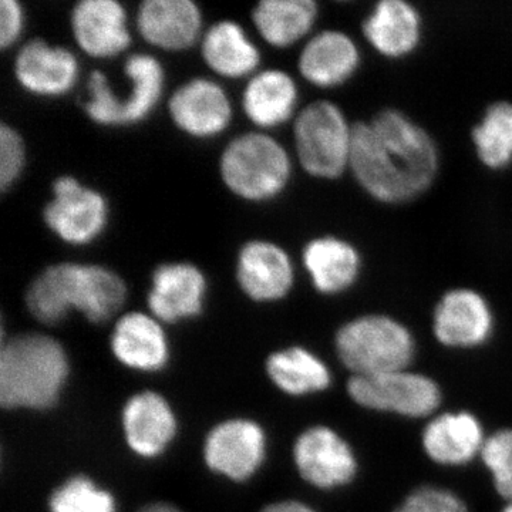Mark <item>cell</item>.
I'll return each mask as SVG.
<instances>
[{
	"instance_id": "4dcf8cb0",
	"label": "cell",
	"mask_w": 512,
	"mask_h": 512,
	"mask_svg": "<svg viewBox=\"0 0 512 512\" xmlns=\"http://www.w3.org/2000/svg\"><path fill=\"white\" fill-rule=\"evenodd\" d=\"M498 497L512 501V427L488 434L480 456Z\"/></svg>"
},
{
	"instance_id": "5bb4252c",
	"label": "cell",
	"mask_w": 512,
	"mask_h": 512,
	"mask_svg": "<svg viewBox=\"0 0 512 512\" xmlns=\"http://www.w3.org/2000/svg\"><path fill=\"white\" fill-rule=\"evenodd\" d=\"M79 73V60L72 50L42 39L20 47L13 62L20 89L42 99H59L72 92Z\"/></svg>"
},
{
	"instance_id": "3957f363",
	"label": "cell",
	"mask_w": 512,
	"mask_h": 512,
	"mask_svg": "<svg viewBox=\"0 0 512 512\" xmlns=\"http://www.w3.org/2000/svg\"><path fill=\"white\" fill-rule=\"evenodd\" d=\"M70 375L62 343L45 333L3 340L0 349V404L8 410L45 412L59 402Z\"/></svg>"
},
{
	"instance_id": "f546056e",
	"label": "cell",
	"mask_w": 512,
	"mask_h": 512,
	"mask_svg": "<svg viewBox=\"0 0 512 512\" xmlns=\"http://www.w3.org/2000/svg\"><path fill=\"white\" fill-rule=\"evenodd\" d=\"M49 508L50 512H117L113 494L86 476H74L57 487Z\"/></svg>"
},
{
	"instance_id": "f1b7e54d",
	"label": "cell",
	"mask_w": 512,
	"mask_h": 512,
	"mask_svg": "<svg viewBox=\"0 0 512 512\" xmlns=\"http://www.w3.org/2000/svg\"><path fill=\"white\" fill-rule=\"evenodd\" d=\"M471 141L480 163L501 171L512 164V103L494 101L471 130Z\"/></svg>"
},
{
	"instance_id": "4fadbf2b",
	"label": "cell",
	"mask_w": 512,
	"mask_h": 512,
	"mask_svg": "<svg viewBox=\"0 0 512 512\" xmlns=\"http://www.w3.org/2000/svg\"><path fill=\"white\" fill-rule=\"evenodd\" d=\"M168 113L174 126L185 136L210 140L227 130L234 109L220 83L194 77L175 90L168 101Z\"/></svg>"
},
{
	"instance_id": "30bf717a",
	"label": "cell",
	"mask_w": 512,
	"mask_h": 512,
	"mask_svg": "<svg viewBox=\"0 0 512 512\" xmlns=\"http://www.w3.org/2000/svg\"><path fill=\"white\" fill-rule=\"evenodd\" d=\"M293 463L306 484L322 491L349 487L359 476L355 447L325 424L308 427L293 444Z\"/></svg>"
},
{
	"instance_id": "d4e9b609",
	"label": "cell",
	"mask_w": 512,
	"mask_h": 512,
	"mask_svg": "<svg viewBox=\"0 0 512 512\" xmlns=\"http://www.w3.org/2000/svg\"><path fill=\"white\" fill-rule=\"evenodd\" d=\"M298 103V84L291 74L279 69L255 73L242 93L245 117L262 130L288 123L295 116Z\"/></svg>"
},
{
	"instance_id": "836d02e7",
	"label": "cell",
	"mask_w": 512,
	"mask_h": 512,
	"mask_svg": "<svg viewBox=\"0 0 512 512\" xmlns=\"http://www.w3.org/2000/svg\"><path fill=\"white\" fill-rule=\"evenodd\" d=\"M25 9L18 0L0 2V47L10 49L19 42L25 30Z\"/></svg>"
},
{
	"instance_id": "7402d4cb",
	"label": "cell",
	"mask_w": 512,
	"mask_h": 512,
	"mask_svg": "<svg viewBox=\"0 0 512 512\" xmlns=\"http://www.w3.org/2000/svg\"><path fill=\"white\" fill-rule=\"evenodd\" d=\"M121 421L128 447L144 458L161 456L177 434L173 407L156 392L131 396Z\"/></svg>"
},
{
	"instance_id": "603a6c76",
	"label": "cell",
	"mask_w": 512,
	"mask_h": 512,
	"mask_svg": "<svg viewBox=\"0 0 512 512\" xmlns=\"http://www.w3.org/2000/svg\"><path fill=\"white\" fill-rule=\"evenodd\" d=\"M367 43L386 59H404L419 49L423 18L406 0H382L362 23Z\"/></svg>"
},
{
	"instance_id": "8fae6325",
	"label": "cell",
	"mask_w": 512,
	"mask_h": 512,
	"mask_svg": "<svg viewBox=\"0 0 512 512\" xmlns=\"http://www.w3.org/2000/svg\"><path fill=\"white\" fill-rule=\"evenodd\" d=\"M431 332L437 343L446 349L483 348L495 332L493 306L476 289H450L434 306Z\"/></svg>"
},
{
	"instance_id": "74e56055",
	"label": "cell",
	"mask_w": 512,
	"mask_h": 512,
	"mask_svg": "<svg viewBox=\"0 0 512 512\" xmlns=\"http://www.w3.org/2000/svg\"><path fill=\"white\" fill-rule=\"evenodd\" d=\"M500 512H512V501L511 503L505 504L503 510H501Z\"/></svg>"
},
{
	"instance_id": "d590c367",
	"label": "cell",
	"mask_w": 512,
	"mask_h": 512,
	"mask_svg": "<svg viewBox=\"0 0 512 512\" xmlns=\"http://www.w3.org/2000/svg\"><path fill=\"white\" fill-rule=\"evenodd\" d=\"M137 512H184L180 508L175 507L173 504L168 503H153L148 504L146 507L141 508Z\"/></svg>"
},
{
	"instance_id": "ba28073f",
	"label": "cell",
	"mask_w": 512,
	"mask_h": 512,
	"mask_svg": "<svg viewBox=\"0 0 512 512\" xmlns=\"http://www.w3.org/2000/svg\"><path fill=\"white\" fill-rule=\"evenodd\" d=\"M346 392L362 409L403 419L429 420L443 403L437 380L410 367L382 375L350 376Z\"/></svg>"
},
{
	"instance_id": "d6986e66",
	"label": "cell",
	"mask_w": 512,
	"mask_h": 512,
	"mask_svg": "<svg viewBox=\"0 0 512 512\" xmlns=\"http://www.w3.org/2000/svg\"><path fill=\"white\" fill-rule=\"evenodd\" d=\"M136 23L144 42L164 52H184L204 36V18L192 0H146Z\"/></svg>"
},
{
	"instance_id": "9a60e30c",
	"label": "cell",
	"mask_w": 512,
	"mask_h": 512,
	"mask_svg": "<svg viewBox=\"0 0 512 512\" xmlns=\"http://www.w3.org/2000/svg\"><path fill=\"white\" fill-rule=\"evenodd\" d=\"M235 278L251 301L278 302L295 285V266L281 245L266 239H251L238 251Z\"/></svg>"
},
{
	"instance_id": "e575fe53",
	"label": "cell",
	"mask_w": 512,
	"mask_h": 512,
	"mask_svg": "<svg viewBox=\"0 0 512 512\" xmlns=\"http://www.w3.org/2000/svg\"><path fill=\"white\" fill-rule=\"evenodd\" d=\"M261 512H319L311 505L299 500H282L268 504Z\"/></svg>"
},
{
	"instance_id": "7a4b0ae2",
	"label": "cell",
	"mask_w": 512,
	"mask_h": 512,
	"mask_svg": "<svg viewBox=\"0 0 512 512\" xmlns=\"http://www.w3.org/2000/svg\"><path fill=\"white\" fill-rule=\"evenodd\" d=\"M127 301V285L113 269L97 264L62 262L47 266L33 279L25 302L40 323L55 326L70 312L103 323L119 313Z\"/></svg>"
},
{
	"instance_id": "277c9868",
	"label": "cell",
	"mask_w": 512,
	"mask_h": 512,
	"mask_svg": "<svg viewBox=\"0 0 512 512\" xmlns=\"http://www.w3.org/2000/svg\"><path fill=\"white\" fill-rule=\"evenodd\" d=\"M335 352L350 376L382 375L412 367L417 340L402 320L386 313H366L336 330Z\"/></svg>"
},
{
	"instance_id": "44dd1931",
	"label": "cell",
	"mask_w": 512,
	"mask_h": 512,
	"mask_svg": "<svg viewBox=\"0 0 512 512\" xmlns=\"http://www.w3.org/2000/svg\"><path fill=\"white\" fill-rule=\"evenodd\" d=\"M302 264L315 291L325 296L350 291L363 269L359 249L352 242L333 235L311 239L303 248Z\"/></svg>"
},
{
	"instance_id": "7c38bea8",
	"label": "cell",
	"mask_w": 512,
	"mask_h": 512,
	"mask_svg": "<svg viewBox=\"0 0 512 512\" xmlns=\"http://www.w3.org/2000/svg\"><path fill=\"white\" fill-rule=\"evenodd\" d=\"M266 434L255 421H222L208 433L204 458L208 468L228 480L247 481L264 464Z\"/></svg>"
},
{
	"instance_id": "6da1fadb",
	"label": "cell",
	"mask_w": 512,
	"mask_h": 512,
	"mask_svg": "<svg viewBox=\"0 0 512 512\" xmlns=\"http://www.w3.org/2000/svg\"><path fill=\"white\" fill-rule=\"evenodd\" d=\"M350 171L373 200L402 205L429 191L440 154L429 131L399 109L380 110L353 124Z\"/></svg>"
},
{
	"instance_id": "ac0fdd59",
	"label": "cell",
	"mask_w": 512,
	"mask_h": 512,
	"mask_svg": "<svg viewBox=\"0 0 512 512\" xmlns=\"http://www.w3.org/2000/svg\"><path fill=\"white\" fill-rule=\"evenodd\" d=\"M76 45L94 59H113L131 46L127 10L117 0H80L70 12Z\"/></svg>"
},
{
	"instance_id": "1f68e13d",
	"label": "cell",
	"mask_w": 512,
	"mask_h": 512,
	"mask_svg": "<svg viewBox=\"0 0 512 512\" xmlns=\"http://www.w3.org/2000/svg\"><path fill=\"white\" fill-rule=\"evenodd\" d=\"M26 165V146L15 127L0 124V191L6 194L22 177Z\"/></svg>"
},
{
	"instance_id": "52a82bcc",
	"label": "cell",
	"mask_w": 512,
	"mask_h": 512,
	"mask_svg": "<svg viewBox=\"0 0 512 512\" xmlns=\"http://www.w3.org/2000/svg\"><path fill=\"white\" fill-rule=\"evenodd\" d=\"M293 141L302 170L313 178L338 180L350 168L353 126L333 101H313L299 111Z\"/></svg>"
},
{
	"instance_id": "8d00e7d4",
	"label": "cell",
	"mask_w": 512,
	"mask_h": 512,
	"mask_svg": "<svg viewBox=\"0 0 512 512\" xmlns=\"http://www.w3.org/2000/svg\"><path fill=\"white\" fill-rule=\"evenodd\" d=\"M393 512H424L417 508L416 505L410 504L409 501L403 500L402 504L397 505Z\"/></svg>"
},
{
	"instance_id": "4316f807",
	"label": "cell",
	"mask_w": 512,
	"mask_h": 512,
	"mask_svg": "<svg viewBox=\"0 0 512 512\" xmlns=\"http://www.w3.org/2000/svg\"><path fill=\"white\" fill-rule=\"evenodd\" d=\"M251 15L255 29L269 46L288 49L315 28L319 6L313 0H262Z\"/></svg>"
},
{
	"instance_id": "2e32d148",
	"label": "cell",
	"mask_w": 512,
	"mask_h": 512,
	"mask_svg": "<svg viewBox=\"0 0 512 512\" xmlns=\"http://www.w3.org/2000/svg\"><path fill=\"white\" fill-rule=\"evenodd\" d=\"M483 421L468 410L439 412L426 420L420 444L424 456L436 466L466 467L480 458L485 440Z\"/></svg>"
},
{
	"instance_id": "cb8c5ba5",
	"label": "cell",
	"mask_w": 512,
	"mask_h": 512,
	"mask_svg": "<svg viewBox=\"0 0 512 512\" xmlns=\"http://www.w3.org/2000/svg\"><path fill=\"white\" fill-rule=\"evenodd\" d=\"M111 352L121 365L138 372H158L170 359L167 336L160 320L143 312H128L114 325Z\"/></svg>"
},
{
	"instance_id": "5b68a950",
	"label": "cell",
	"mask_w": 512,
	"mask_h": 512,
	"mask_svg": "<svg viewBox=\"0 0 512 512\" xmlns=\"http://www.w3.org/2000/svg\"><path fill=\"white\" fill-rule=\"evenodd\" d=\"M128 87L117 94L103 72H93L87 82L83 110L101 127H130L146 121L156 111L165 89L163 64L147 53L128 56L124 63Z\"/></svg>"
},
{
	"instance_id": "484cf974",
	"label": "cell",
	"mask_w": 512,
	"mask_h": 512,
	"mask_svg": "<svg viewBox=\"0 0 512 512\" xmlns=\"http://www.w3.org/2000/svg\"><path fill=\"white\" fill-rule=\"evenodd\" d=\"M204 63L224 79H251L258 73L261 52L247 32L234 20H220L201 39Z\"/></svg>"
},
{
	"instance_id": "8992f818",
	"label": "cell",
	"mask_w": 512,
	"mask_h": 512,
	"mask_svg": "<svg viewBox=\"0 0 512 512\" xmlns=\"http://www.w3.org/2000/svg\"><path fill=\"white\" fill-rule=\"evenodd\" d=\"M292 158L274 137L262 131L232 138L220 157L222 183L235 197L269 202L291 183Z\"/></svg>"
},
{
	"instance_id": "d6a6232c",
	"label": "cell",
	"mask_w": 512,
	"mask_h": 512,
	"mask_svg": "<svg viewBox=\"0 0 512 512\" xmlns=\"http://www.w3.org/2000/svg\"><path fill=\"white\" fill-rule=\"evenodd\" d=\"M404 500L416 505L424 512H470L464 498L441 485H420L410 491Z\"/></svg>"
},
{
	"instance_id": "ffe728a7",
	"label": "cell",
	"mask_w": 512,
	"mask_h": 512,
	"mask_svg": "<svg viewBox=\"0 0 512 512\" xmlns=\"http://www.w3.org/2000/svg\"><path fill=\"white\" fill-rule=\"evenodd\" d=\"M360 50L342 30H322L303 46L299 73L318 89H336L350 82L360 67Z\"/></svg>"
},
{
	"instance_id": "83f0119b",
	"label": "cell",
	"mask_w": 512,
	"mask_h": 512,
	"mask_svg": "<svg viewBox=\"0 0 512 512\" xmlns=\"http://www.w3.org/2000/svg\"><path fill=\"white\" fill-rule=\"evenodd\" d=\"M266 373L281 392L293 397L326 392L333 383L328 363L302 346L271 353L266 360Z\"/></svg>"
},
{
	"instance_id": "e0dca14e",
	"label": "cell",
	"mask_w": 512,
	"mask_h": 512,
	"mask_svg": "<svg viewBox=\"0 0 512 512\" xmlns=\"http://www.w3.org/2000/svg\"><path fill=\"white\" fill-rule=\"evenodd\" d=\"M207 276L191 262L158 265L151 276L147 305L161 323L194 319L204 311Z\"/></svg>"
},
{
	"instance_id": "9c48e42d",
	"label": "cell",
	"mask_w": 512,
	"mask_h": 512,
	"mask_svg": "<svg viewBox=\"0 0 512 512\" xmlns=\"http://www.w3.org/2000/svg\"><path fill=\"white\" fill-rule=\"evenodd\" d=\"M109 202L100 191L87 187L73 175H62L52 184V198L43 210L49 231L64 244L86 247L106 231Z\"/></svg>"
}]
</instances>
